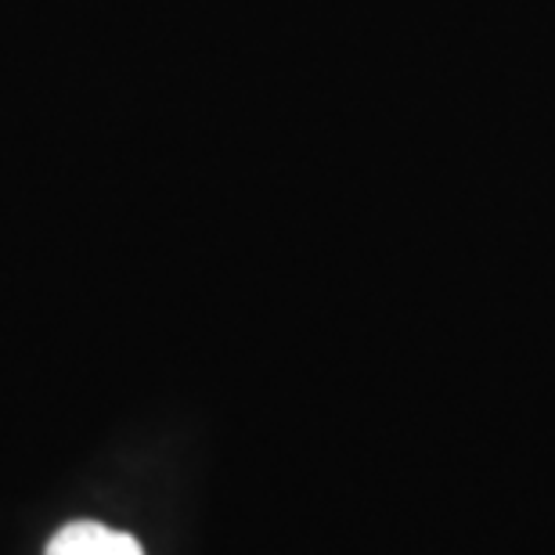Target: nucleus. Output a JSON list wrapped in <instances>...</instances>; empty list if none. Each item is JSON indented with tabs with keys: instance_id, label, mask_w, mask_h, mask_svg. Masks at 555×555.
Segmentation results:
<instances>
[{
	"instance_id": "obj_1",
	"label": "nucleus",
	"mask_w": 555,
	"mask_h": 555,
	"mask_svg": "<svg viewBox=\"0 0 555 555\" xmlns=\"http://www.w3.org/2000/svg\"><path fill=\"white\" fill-rule=\"evenodd\" d=\"M43 555H144V548L124 530L94 524V519H76L48 541Z\"/></svg>"
}]
</instances>
